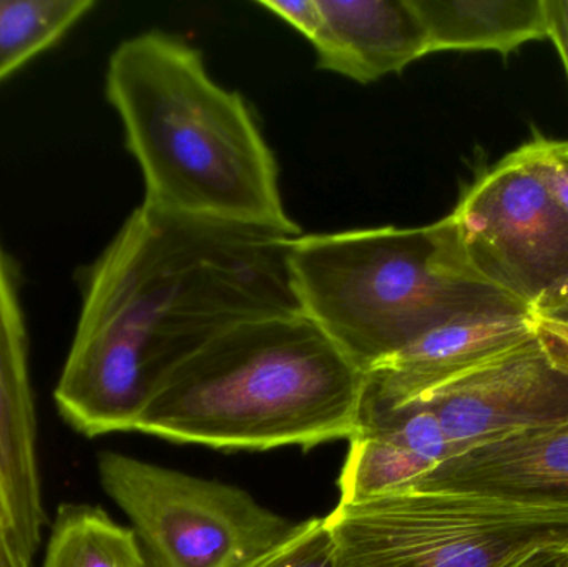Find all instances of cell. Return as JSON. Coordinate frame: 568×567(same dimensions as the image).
<instances>
[{
	"label": "cell",
	"mask_w": 568,
	"mask_h": 567,
	"mask_svg": "<svg viewBox=\"0 0 568 567\" xmlns=\"http://www.w3.org/2000/svg\"><path fill=\"white\" fill-rule=\"evenodd\" d=\"M294 239L142 203L87 276L53 393L62 418L87 438L135 432L156 386L193 353L245 323L303 313Z\"/></svg>",
	"instance_id": "cell-1"
},
{
	"label": "cell",
	"mask_w": 568,
	"mask_h": 567,
	"mask_svg": "<svg viewBox=\"0 0 568 567\" xmlns=\"http://www.w3.org/2000/svg\"><path fill=\"white\" fill-rule=\"evenodd\" d=\"M106 99L142 169L145 205L301 235L248 103L210 77L200 50L163 32L125 40L109 60Z\"/></svg>",
	"instance_id": "cell-2"
},
{
	"label": "cell",
	"mask_w": 568,
	"mask_h": 567,
	"mask_svg": "<svg viewBox=\"0 0 568 567\" xmlns=\"http://www.w3.org/2000/svg\"><path fill=\"white\" fill-rule=\"evenodd\" d=\"M367 375L304 313L230 330L160 382L135 432L225 452L353 438Z\"/></svg>",
	"instance_id": "cell-3"
},
{
	"label": "cell",
	"mask_w": 568,
	"mask_h": 567,
	"mask_svg": "<svg viewBox=\"0 0 568 567\" xmlns=\"http://www.w3.org/2000/svg\"><path fill=\"white\" fill-rule=\"evenodd\" d=\"M290 270L304 315L366 375L450 320L529 310L470 269L449 215L296 236Z\"/></svg>",
	"instance_id": "cell-4"
},
{
	"label": "cell",
	"mask_w": 568,
	"mask_h": 567,
	"mask_svg": "<svg viewBox=\"0 0 568 567\" xmlns=\"http://www.w3.org/2000/svg\"><path fill=\"white\" fill-rule=\"evenodd\" d=\"M326 522L336 567H499L530 549L568 546V506L469 493L339 503Z\"/></svg>",
	"instance_id": "cell-5"
},
{
	"label": "cell",
	"mask_w": 568,
	"mask_h": 567,
	"mask_svg": "<svg viewBox=\"0 0 568 567\" xmlns=\"http://www.w3.org/2000/svg\"><path fill=\"white\" fill-rule=\"evenodd\" d=\"M99 478L149 567H250L297 525L245 489L122 453H100Z\"/></svg>",
	"instance_id": "cell-6"
},
{
	"label": "cell",
	"mask_w": 568,
	"mask_h": 567,
	"mask_svg": "<svg viewBox=\"0 0 568 567\" xmlns=\"http://www.w3.org/2000/svg\"><path fill=\"white\" fill-rule=\"evenodd\" d=\"M470 269L530 308L568 276V215L514 150L449 213Z\"/></svg>",
	"instance_id": "cell-7"
},
{
	"label": "cell",
	"mask_w": 568,
	"mask_h": 567,
	"mask_svg": "<svg viewBox=\"0 0 568 567\" xmlns=\"http://www.w3.org/2000/svg\"><path fill=\"white\" fill-rule=\"evenodd\" d=\"M439 419L450 456L568 423V378L536 336L500 358L420 396Z\"/></svg>",
	"instance_id": "cell-8"
},
{
	"label": "cell",
	"mask_w": 568,
	"mask_h": 567,
	"mask_svg": "<svg viewBox=\"0 0 568 567\" xmlns=\"http://www.w3.org/2000/svg\"><path fill=\"white\" fill-rule=\"evenodd\" d=\"M0 508L17 551L32 563L45 526L37 416L16 280L0 245Z\"/></svg>",
	"instance_id": "cell-9"
},
{
	"label": "cell",
	"mask_w": 568,
	"mask_h": 567,
	"mask_svg": "<svg viewBox=\"0 0 568 567\" xmlns=\"http://www.w3.org/2000/svg\"><path fill=\"white\" fill-rule=\"evenodd\" d=\"M534 338L530 310H489L444 323L367 373L364 402L400 405Z\"/></svg>",
	"instance_id": "cell-10"
},
{
	"label": "cell",
	"mask_w": 568,
	"mask_h": 567,
	"mask_svg": "<svg viewBox=\"0 0 568 567\" xmlns=\"http://www.w3.org/2000/svg\"><path fill=\"white\" fill-rule=\"evenodd\" d=\"M339 503H364L410 492L450 456L439 419L423 399L361 406L359 428L347 439Z\"/></svg>",
	"instance_id": "cell-11"
},
{
	"label": "cell",
	"mask_w": 568,
	"mask_h": 567,
	"mask_svg": "<svg viewBox=\"0 0 568 567\" xmlns=\"http://www.w3.org/2000/svg\"><path fill=\"white\" fill-rule=\"evenodd\" d=\"M410 492L568 506V423L467 449L440 463Z\"/></svg>",
	"instance_id": "cell-12"
},
{
	"label": "cell",
	"mask_w": 568,
	"mask_h": 567,
	"mask_svg": "<svg viewBox=\"0 0 568 567\" xmlns=\"http://www.w3.org/2000/svg\"><path fill=\"white\" fill-rule=\"evenodd\" d=\"M317 6L320 26L310 42L321 69L371 83L429 55L410 0H317Z\"/></svg>",
	"instance_id": "cell-13"
},
{
	"label": "cell",
	"mask_w": 568,
	"mask_h": 567,
	"mask_svg": "<svg viewBox=\"0 0 568 567\" xmlns=\"http://www.w3.org/2000/svg\"><path fill=\"white\" fill-rule=\"evenodd\" d=\"M429 53L493 50L510 55L537 40H549V0H410Z\"/></svg>",
	"instance_id": "cell-14"
},
{
	"label": "cell",
	"mask_w": 568,
	"mask_h": 567,
	"mask_svg": "<svg viewBox=\"0 0 568 567\" xmlns=\"http://www.w3.org/2000/svg\"><path fill=\"white\" fill-rule=\"evenodd\" d=\"M42 567H149L132 528L102 508L63 505L47 543Z\"/></svg>",
	"instance_id": "cell-15"
},
{
	"label": "cell",
	"mask_w": 568,
	"mask_h": 567,
	"mask_svg": "<svg viewBox=\"0 0 568 567\" xmlns=\"http://www.w3.org/2000/svg\"><path fill=\"white\" fill-rule=\"evenodd\" d=\"M93 0H0V82L55 45Z\"/></svg>",
	"instance_id": "cell-16"
},
{
	"label": "cell",
	"mask_w": 568,
	"mask_h": 567,
	"mask_svg": "<svg viewBox=\"0 0 568 567\" xmlns=\"http://www.w3.org/2000/svg\"><path fill=\"white\" fill-rule=\"evenodd\" d=\"M250 567H336L326 518L297 523L294 531Z\"/></svg>",
	"instance_id": "cell-17"
},
{
	"label": "cell",
	"mask_w": 568,
	"mask_h": 567,
	"mask_svg": "<svg viewBox=\"0 0 568 567\" xmlns=\"http://www.w3.org/2000/svg\"><path fill=\"white\" fill-rule=\"evenodd\" d=\"M516 152L568 215V140L536 136Z\"/></svg>",
	"instance_id": "cell-18"
},
{
	"label": "cell",
	"mask_w": 568,
	"mask_h": 567,
	"mask_svg": "<svg viewBox=\"0 0 568 567\" xmlns=\"http://www.w3.org/2000/svg\"><path fill=\"white\" fill-rule=\"evenodd\" d=\"M534 336L550 365L568 378V325L534 316Z\"/></svg>",
	"instance_id": "cell-19"
},
{
	"label": "cell",
	"mask_w": 568,
	"mask_h": 567,
	"mask_svg": "<svg viewBox=\"0 0 568 567\" xmlns=\"http://www.w3.org/2000/svg\"><path fill=\"white\" fill-rule=\"evenodd\" d=\"M260 6L278 16L284 22L290 23L297 32L303 33L307 40L313 39L320 26V6L317 0H262Z\"/></svg>",
	"instance_id": "cell-20"
},
{
	"label": "cell",
	"mask_w": 568,
	"mask_h": 567,
	"mask_svg": "<svg viewBox=\"0 0 568 567\" xmlns=\"http://www.w3.org/2000/svg\"><path fill=\"white\" fill-rule=\"evenodd\" d=\"M529 310L534 316L568 325V276L540 295Z\"/></svg>",
	"instance_id": "cell-21"
},
{
	"label": "cell",
	"mask_w": 568,
	"mask_h": 567,
	"mask_svg": "<svg viewBox=\"0 0 568 567\" xmlns=\"http://www.w3.org/2000/svg\"><path fill=\"white\" fill-rule=\"evenodd\" d=\"M549 40L562 59L568 79V0H549Z\"/></svg>",
	"instance_id": "cell-22"
},
{
	"label": "cell",
	"mask_w": 568,
	"mask_h": 567,
	"mask_svg": "<svg viewBox=\"0 0 568 567\" xmlns=\"http://www.w3.org/2000/svg\"><path fill=\"white\" fill-rule=\"evenodd\" d=\"M568 558V546H544L530 549L499 567H564Z\"/></svg>",
	"instance_id": "cell-23"
},
{
	"label": "cell",
	"mask_w": 568,
	"mask_h": 567,
	"mask_svg": "<svg viewBox=\"0 0 568 567\" xmlns=\"http://www.w3.org/2000/svg\"><path fill=\"white\" fill-rule=\"evenodd\" d=\"M0 567H30V563L17 551L13 543L10 541L6 526H0Z\"/></svg>",
	"instance_id": "cell-24"
},
{
	"label": "cell",
	"mask_w": 568,
	"mask_h": 567,
	"mask_svg": "<svg viewBox=\"0 0 568 567\" xmlns=\"http://www.w3.org/2000/svg\"><path fill=\"white\" fill-rule=\"evenodd\" d=\"M0 526H3L2 508H0Z\"/></svg>",
	"instance_id": "cell-25"
},
{
	"label": "cell",
	"mask_w": 568,
	"mask_h": 567,
	"mask_svg": "<svg viewBox=\"0 0 568 567\" xmlns=\"http://www.w3.org/2000/svg\"><path fill=\"white\" fill-rule=\"evenodd\" d=\"M564 567H568V558H567L566 565H564Z\"/></svg>",
	"instance_id": "cell-26"
}]
</instances>
